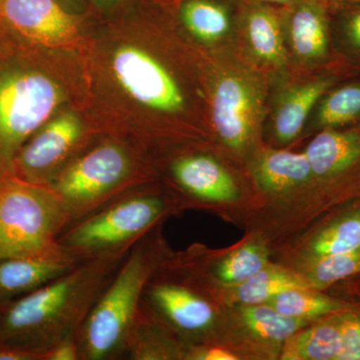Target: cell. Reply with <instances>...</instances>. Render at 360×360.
<instances>
[{"instance_id":"obj_6","label":"cell","mask_w":360,"mask_h":360,"mask_svg":"<svg viewBox=\"0 0 360 360\" xmlns=\"http://www.w3.org/2000/svg\"><path fill=\"white\" fill-rule=\"evenodd\" d=\"M68 219L51 187L0 179V260L56 245Z\"/></svg>"},{"instance_id":"obj_9","label":"cell","mask_w":360,"mask_h":360,"mask_svg":"<svg viewBox=\"0 0 360 360\" xmlns=\"http://www.w3.org/2000/svg\"><path fill=\"white\" fill-rule=\"evenodd\" d=\"M264 112V96L257 79L246 71H224L212 90L213 129L234 150L248 148L257 135Z\"/></svg>"},{"instance_id":"obj_15","label":"cell","mask_w":360,"mask_h":360,"mask_svg":"<svg viewBox=\"0 0 360 360\" xmlns=\"http://www.w3.org/2000/svg\"><path fill=\"white\" fill-rule=\"evenodd\" d=\"M290 18L291 49L307 63H326L333 51L330 9L321 0H300Z\"/></svg>"},{"instance_id":"obj_33","label":"cell","mask_w":360,"mask_h":360,"mask_svg":"<svg viewBox=\"0 0 360 360\" xmlns=\"http://www.w3.org/2000/svg\"><path fill=\"white\" fill-rule=\"evenodd\" d=\"M264 4H281V6H295L300 0H257Z\"/></svg>"},{"instance_id":"obj_1","label":"cell","mask_w":360,"mask_h":360,"mask_svg":"<svg viewBox=\"0 0 360 360\" xmlns=\"http://www.w3.org/2000/svg\"><path fill=\"white\" fill-rule=\"evenodd\" d=\"M129 252L84 260L39 290L1 305L0 345L44 354L58 341L77 335Z\"/></svg>"},{"instance_id":"obj_36","label":"cell","mask_w":360,"mask_h":360,"mask_svg":"<svg viewBox=\"0 0 360 360\" xmlns=\"http://www.w3.org/2000/svg\"><path fill=\"white\" fill-rule=\"evenodd\" d=\"M116 1H118V0H94V2L101 6H110Z\"/></svg>"},{"instance_id":"obj_18","label":"cell","mask_w":360,"mask_h":360,"mask_svg":"<svg viewBox=\"0 0 360 360\" xmlns=\"http://www.w3.org/2000/svg\"><path fill=\"white\" fill-rule=\"evenodd\" d=\"M258 186L269 193H283L312 176L307 156L285 150L262 151L252 167Z\"/></svg>"},{"instance_id":"obj_7","label":"cell","mask_w":360,"mask_h":360,"mask_svg":"<svg viewBox=\"0 0 360 360\" xmlns=\"http://www.w3.org/2000/svg\"><path fill=\"white\" fill-rule=\"evenodd\" d=\"M177 277L174 260L167 258L149 279L142 305L179 336L186 345L200 340L214 326L217 312L200 292L195 276Z\"/></svg>"},{"instance_id":"obj_4","label":"cell","mask_w":360,"mask_h":360,"mask_svg":"<svg viewBox=\"0 0 360 360\" xmlns=\"http://www.w3.org/2000/svg\"><path fill=\"white\" fill-rule=\"evenodd\" d=\"M179 206V201L143 184L68 225L58 243L78 262L127 253Z\"/></svg>"},{"instance_id":"obj_28","label":"cell","mask_w":360,"mask_h":360,"mask_svg":"<svg viewBox=\"0 0 360 360\" xmlns=\"http://www.w3.org/2000/svg\"><path fill=\"white\" fill-rule=\"evenodd\" d=\"M360 272V248L348 252L316 258L307 269V278L315 288H323Z\"/></svg>"},{"instance_id":"obj_11","label":"cell","mask_w":360,"mask_h":360,"mask_svg":"<svg viewBox=\"0 0 360 360\" xmlns=\"http://www.w3.org/2000/svg\"><path fill=\"white\" fill-rule=\"evenodd\" d=\"M0 25L30 46L65 44L78 28L77 18L58 0H2Z\"/></svg>"},{"instance_id":"obj_13","label":"cell","mask_w":360,"mask_h":360,"mask_svg":"<svg viewBox=\"0 0 360 360\" xmlns=\"http://www.w3.org/2000/svg\"><path fill=\"white\" fill-rule=\"evenodd\" d=\"M304 155L312 176L329 184L360 180V123L322 129Z\"/></svg>"},{"instance_id":"obj_20","label":"cell","mask_w":360,"mask_h":360,"mask_svg":"<svg viewBox=\"0 0 360 360\" xmlns=\"http://www.w3.org/2000/svg\"><path fill=\"white\" fill-rule=\"evenodd\" d=\"M245 34L251 51L262 63L281 65L285 59V46L281 20L269 7H251L246 14Z\"/></svg>"},{"instance_id":"obj_26","label":"cell","mask_w":360,"mask_h":360,"mask_svg":"<svg viewBox=\"0 0 360 360\" xmlns=\"http://www.w3.org/2000/svg\"><path fill=\"white\" fill-rule=\"evenodd\" d=\"M307 288V284L286 272L264 269L236 285V297L243 305L264 304L283 291Z\"/></svg>"},{"instance_id":"obj_10","label":"cell","mask_w":360,"mask_h":360,"mask_svg":"<svg viewBox=\"0 0 360 360\" xmlns=\"http://www.w3.org/2000/svg\"><path fill=\"white\" fill-rule=\"evenodd\" d=\"M112 72L120 89L149 110L176 113L184 108V92L165 65L135 45H122L112 56Z\"/></svg>"},{"instance_id":"obj_30","label":"cell","mask_w":360,"mask_h":360,"mask_svg":"<svg viewBox=\"0 0 360 360\" xmlns=\"http://www.w3.org/2000/svg\"><path fill=\"white\" fill-rule=\"evenodd\" d=\"M340 343L338 360H360V314L340 312Z\"/></svg>"},{"instance_id":"obj_2","label":"cell","mask_w":360,"mask_h":360,"mask_svg":"<svg viewBox=\"0 0 360 360\" xmlns=\"http://www.w3.org/2000/svg\"><path fill=\"white\" fill-rule=\"evenodd\" d=\"M37 58L0 25V179L13 176L18 151L63 101V89Z\"/></svg>"},{"instance_id":"obj_21","label":"cell","mask_w":360,"mask_h":360,"mask_svg":"<svg viewBox=\"0 0 360 360\" xmlns=\"http://www.w3.org/2000/svg\"><path fill=\"white\" fill-rule=\"evenodd\" d=\"M315 124L321 129L360 123V79L336 84L317 103Z\"/></svg>"},{"instance_id":"obj_34","label":"cell","mask_w":360,"mask_h":360,"mask_svg":"<svg viewBox=\"0 0 360 360\" xmlns=\"http://www.w3.org/2000/svg\"><path fill=\"white\" fill-rule=\"evenodd\" d=\"M324 4L330 6H338V4H360V0H321Z\"/></svg>"},{"instance_id":"obj_3","label":"cell","mask_w":360,"mask_h":360,"mask_svg":"<svg viewBox=\"0 0 360 360\" xmlns=\"http://www.w3.org/2000/svg\"><path fill=\"white\" fill-rule=\"evenodd\" d=\"M167 258L158 227L132 246L78 331L82 360L122 359L146 285Z\"/></svg>"},{"instance_id":"obj_16","label":"cell","mask_w":360,"mask_h":360,"mask_svg":"<svg viewBox=\"0 0 360 360\" xmlns=\"http://www.w3.org/2000/svg\"><path fill=\"white\" fill-rule=\"evenodd\" d=\"M186 347L172 328L142 305L125 340L122 359H184Z\"/></svg>"},{"instance_id":"obj_17","label":"cell","mask_w":360,"mask_h":360,"mask_svg":"<svg viewBox=\"0 0 360 360\" xmlns=\"http://www.w3.org/2000/svg\"><path fill=\"white\" fill-rule=\"evenodd\" d=\"M340 82L338 75L328 73L288 90L274 115V134L277 139L286 143L296 139L321 97Z\"/></svg>"},{"instance_id":"obj_27","label":"cell","mask_w":360,"mask_h":360,"mask_svg":"<svg viewBox=\"0 0 360 360\" xmlns=\"http://www.w3.org/2000/svg\"><path fill=\"white\" fill-rule=\"evenodd\" d=\"M266 264L264 248L248 245L222 258L213 269V274L219 283L238 285L264 269Z\"/></svg>"},{"instance_id":"obj_8","label":"cell","mask_w":360,"mask_h":360,"mask_svg":"<svg viewBox=\"0 0 360 360\" xmlns=\"http://www.w3.org/2000/svg\"><path fill=\"white\" fill-rule=\"evenodd\" d=\"M86 130L77 115L52 117L25 142L13 162V176L49 186L86 149Z\"/></svg>"},{"instance_id":"obj_31","label":"cell","mask_w":360,"mask_h":360,"mask_svg":"<svg viewBox=\"0 0 360 360\" xmlns=\"http://www.w3.org/2000/svg\"><path fill=\"white\" fill-rule=\"evenodd\" d=\"M44 360H82L77 335L68 336L47 348Z\"/></svg>"},{"instance_id":"obj_5","label":"cell","mask_w":360,"mask_h":360,"mask_svg":"<svg viewBox=\"0 0 360 360\" xmlns=\"http://www.w3.org/2000/svg\"><path fill=\"white\" fill-rule=\"evenodd\" d=\"M141 156L136 146L108 139L75 158L49 186L65 208L68 225L148 184V165Z\"/></svg>"},{"instance_id":"obj_25","label":"cell","mask_w":360,"mask_h":360,"mask_svg":"<svg viewBox=\"0 0 360 360\" xmlns=\"http://www.w3.org/2000/svg\"><path fill=\"white\" fill-rule=\"evenodd\" d=\"M360 248V210L331 222L312 238L309 245L310 257L348 252Z\"/></svg>"},{"instance_id":"obj_23","label":"cell","mask_w":360,"mask_h":360,"mask_svg":"<svg viewBox=\"0 0 360 360\" xmlns=\"http://www.w3.org/2000/svg\"><path fill=\"white\" fill-rule=\"evenodd\" d=\"M278 310L281 314L293 319H310L340 314L347 310L345 303L307 290V288H292L283 291L265 303Z\"/></svg>"},{"instance_id":"obj_32","label":"cell","mask_w":360,"mask_h":360,"mask_svg":"<svg viewBox=\"0 0 360 360\" xmlns=\"http://www.w3.org/2000/svg\"><path fill=\"white\" fill-rule=\"evenodd\" d=\"M0 360H44V354L0 345Z\"/></svg>"},{"instance_id":"obj_29","label":"cell","mask_w":360,"mask_h":360,"mask_svg":"<svg viewBox=\"0 0 360 360\" xmlns=\"http://www.w3.org/2000/svg\"><path fill=\"white\" fill-rule=\"evenodd\" d=\"M338 11L335 32L342 51L350 58L360 63V4L330 6Z\"/></svg>"},{"instance_id":"obj_12","label":"cell","mask_w":360,"mask_h":360,"mask_svg":"<svg viewBox=\"0 0 360 360\" xmlns=\"http://www.w3.org/2000/svg\"><path fill=\"white\" fill-rule=\"evenodd\" d=\"M79 262L56 245L0 260V305L30 295Z\"/></svg>"},{"instance_id":"obj_38","label":"cell","mask_w":360,"mask_h":360,"mask_svg":"<svg viewBox=\"0 0 360 360\" xmlns=\"http://www.w3.org/2000/svg\"><path fill=\"white\" fill-rule=\"evenodd\" d=\"M1 1H2V0H0V2H1Z\"/></svg>"},{"instance_id":"obj_22","label":"cell","mask_w":360,"mask_h":360,"mask_svg":"<svg viewBox=\"0 0 360 360\" xmlns=\"http://www.w3.org/2000/svg\"><path fill=\"white\" fill-rule=\"evenodd\" d=\"M179 16L186 30L201 41H219L231 28L229 9L214 0H186Z\"/></svg>"},{"instance_id":"obj_35","label":"cell","mask_w":360,"mask_h":360,"mask_svg":"<svg viewBox=\"0 0 360 360\" xmlns=\"http://www.w3.org/2000/svg\"><path fill=\"white\" fill-rule=\"evenodd\" d=\"M59 4L70 8H78L82 6V0H58Z\"/></svg>"},{"instance_id":"obj_37","label":"cell","mask_w":360,"mask_h":360,"mask_svg":"<svg viewBox=\"0 0 360 360\" xmlns=\"http://www.w3.org/2000/svg\"><path fill=\"white\" fill-rule=\"evenodd\" d=\"M0 322H1V305H0Z\"/></svg>"},{"instance_id":"obj_24","label":"cell","mask_w":360,"mask_h":360,"mask_svg":"<svg viewBox=\"0 0 360 360\" xmlns=\"http://www.w3.org/2000/svg\"><path fill=\"white\" fill-rule=\"evenodd\" d=\"M241 321L253 335L271 342L286 341L309 322L281 314L269 304L243 305Z\"/></svg>"},{"instance_id":"obj_19","label":"cell","mask_w":360,"mask_h":360,"mask_svg":"<svg viewBox=\"0 0 360 360\" xmlns=\"http://www.w3.org/2000/svg\"><path fill=\"white\" fill-rule=\"evenodd\" d=\"M340 345V312L288 338L283 359L338 360Z\"/></svg>"},{"instance_id":"obj_14","label":"cell","mask_w":360,"mask_h":360,"mask_svg":"<svg viewBox=\"0 0 360 360\" xmlns=\"http://www.w3.org/2000/svg\"><path fill=\"white\" fill-rule=\"evenodd\" d=\"M170 175L180 193L200 202H224L238 198V186L231 174L214 158L189 153L172 161Z\"/></svg>"}]
</instances>
